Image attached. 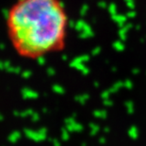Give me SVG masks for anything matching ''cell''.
<instances>
[{"instance_id": "1", "label": "cell", "mask_w": 146, "mask_h": 146, "mask_svg": "<svg viewBox=\"0 0 146 146\" xmlns=\"http://www.w3.org/2000/svg\"><path fill=\"white\" fill-rule=\"evenodd\" d=\"M70 17L62 0H15L6 15V32L18 57L37 60L63 51Z\"/></svg>"}]
</instances>
